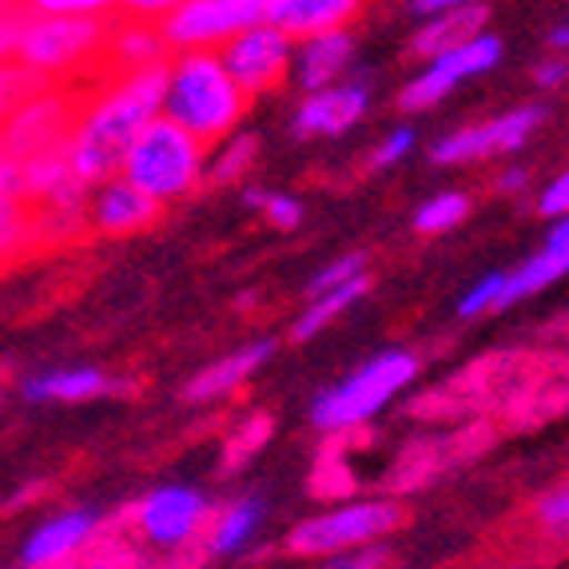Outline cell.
Here are the masks:
<instances>
[{"mask_svg":"<svg viewBox=\"0 0 569 569\" xmlns=\"http://www.w3.org/2000/svg\"><path fill=\"white\" fill-rule=\"evenodd\" d=\"M163 88H168V64L120 77L80 116L68 136V168L84 188L120 176V163L136 136L163 116Z\"/></svg>","mask_w":569,"mask_h":569,"instance_id":"6da1fadb","label":"cell"},{"mask_svg":"<svg viewBox=\"0 0 569 569\" xmlns=\"http://www.w3.org/2000/svg\"><path fill=\"white\" fill-rule=\"evenodd\" d=\"M247 96L228 77L219 52H183L168 64V88H163V120L196 136L200 143L223 140L239 123Z\"/></svg>","mask_w":569,"mask_h":569,"instance_id":"7a4b0ae2","label":"cell"},{"mask_svg":"<svg viewBox=\"0 0 569 569\" xmlns=\"http://www.w3.org/2000/svg\"><path fill=\"white\" fill-rule=\"evenodd\" d=\"M203 171V143L196 136H188L183 128H176L171 120H152L136 136V143L128 148L120 163V176L128 183L152 196L156 203L188 196L196 188Z\"/></svg>","mask_w":569,"mask_h":569,"instance_id":"3957f363","label":"cell"},{"mask_svg":"<svg viewBox=\"0 0 569 569\" xmlns=\"http://www.w3.org/2000/svg\"><path fill=\"white\" fill-rule=\"evenodd\" d=\"M418 375V359L407 351H387L379 359L362 362L351 379H342L339 387L323 390L311 407V418L319 430H342L359 427L370 415H379L402 387Z\"/></svg>","mask_w":569,"mask_h":569,"instance_id":"277c9868","label":"cell"},{"mask_svg":"<svg viewBox=\"0 0 569 569\" xmlns=\"http://www.w3.org/2000/svg\"><path fill=\"white\" fill-rule=\"evenodd\" d=\"M104 17L108 12H100V17H40L29 4V24L20 37L17 64L44 80L64 77L84 60H92L96 52H104L108 32H112Z\"/></svg>","mask_w":569,"mask_h":569,"instance_id":"5b68a950","label":"cell"},{"mask_svg":"<svg viewBox=\"0 0 569 569\" xmlns=\"http://www.w3.org/2000/svg\"><path fill=\"white\" fill-rule=\"evenodd\" d=\"M263 9L267 0H183L171 4L156 32L180 52H211V44H228L239 32L263 24Z\"/></svg>","mask_w":569,"mask_h":569,"instance_id":"8992f818","label":"cell"},{"mask_svg":"<svg viewBox=\"0 0 569 569\" xmlns=\"http://www.w3.org/2000/svg\"><path fill=\"white\" fill-rule=\"evenodd\" d=\"M402 522V510L395 502H351L339 510H327L319 518H307L303 526H295V533L287 538L295 553H347L370 546L375 538L390 533Z\"/></svg>","mask_w":569,"mask_h":569,"instance_id":"52a82bcc","label":"cell"},{"mask_svg":"<svg viewBox=\"0 0 569 569\" xmlns=\"http://www.w3.org/2000/svg\"><path fill=\"white\" fill-rule=\"evenodd\" d=\"M502 60V40L490 37V32H478L475 40L450 48L442 57H435L427 64V72H418L399 96L402 112H422V108L438 104L442 96H450L466 77H482L493 64Z\"/></svg>","mask_w":569,"mask_h":569,"instance_id":"ba28073f","label":"cell"},{"mask_svg":"<svg viewBox=\"0 0 569 569\" xmlns=\"http://www.w3.org/2000/svg\"><path fill=\"white\" fill-rule=\"evenodd\" d=\"M0 136H4V160H12L17 168L29 163L32 156L52 152V148L68 143V136H72V104H68V96L48 88V92L24 100L9 120L0 123Z\"/></svg>","mask_w":569,"mask_h":569,"instance_id":"9c48e42d","label":"cell"},{"mask_svg":"<svg viewBox=\"0 0 569 569\" xmlns=\"http://www.w3.org/2000/svg\"><path fill=\"white\" fill-rule=\"evenodd\" d=\"M219 60H223L228 77L236 80L243 96L267 92L271 84L283 80L287 64H291V40L271 24H256V29L239 32L219 48Z\"/></svg>","mask_w":569,"mask_h":569,"instance_id":"30bf717a","label":"cell"},{"mask_svg":"<svg viewBox=\"0 0 569 569\" xmlns=\"http://www.w3.org/2000/svg\"><path fill=\"white\" fill-rule=\"evenodd\" d=\"M208 522V498L191 486H160L136 506V526L148 541L176 550L183 541H191L200 533V526Z\"/></svg>","mask_w":569,"mask_h":569,"instance_id":"8fae6325","label":"cell"},{"mask_svg":"<svg viewBox=\"0 0 569 569\" xmlns=\"http://www.w3.org/2000/svg\"><path fill=\"white\" fill-rule=\"evenodd\" d=\"M546 120L541 108H513V112L498 116V120L482 123V128H462V132H450L447 140L435 143L430 160L435 163H466V160H482V156H498V152H518L538 123Z\"/></svg>","mask_w":569,"mask_h":569,"instance_id":"7c38bea8","label":"cell"},{"mask_svg":"<svg viewBox=\"0 0 569 569\" xmlns=\"http://www.w3.org/2000/svg\"><path fill=\"white\" fill-rule=\"evenodd\" d=\"M84 216L92 219V228L108 231V236H128V231L148 228L156 216H160V203L152 196H143L136 183H128L123 176L88 188Z\"/></svg>","mask_w":569,"mask_h":569,"instance_id":"4fadbf2b","label":"cell"},{"mask_svg":"<svg viewBox=\"0 0 569 569\" xmlns=\"http://www.w3.org/2000/svg\"><path fill=\"white\" fill-rule=\"evenodd\" d=\"M370 108V88L351 80V84L327 88L303 100V108L295 112V132L299 136H339L351 123H359Z\"/></svg>","mask_w":569,"mask_h":569,"instance_id":"5bb4252c","label":"cell"},{"mask_svg":"<svg viewBox=\"0 0 569 569\" xmlns=\"http://www.w3.org/2000/svg\"><path fill=\"white\" fill-rule=\"evenodd\" d=\"M566 271H569V216L553 223L550 239H546V247H541L538 256H530L518 271L506 276V287H502V295H498V307H493V311H506V307H513L518 299H526V295L558 283Z\"/></svg>","mask_w":569,"mask_h":569,"instance_id":"9a60e30c","label":"cell"},{"mask_svg":"<svg viewBox=\"0 0 569 569\" xmlns=\"http://www.w3.org/2000/svg\"><path fill=\"white\" fill-rule=\"evenodd\" d=\"M355 17L351 0H267L263 24L279 29L287 40L291 37H323V32H339L347 20Z\"/></svg>","mask_w":569,"mask_h":569,"instance_id":"2e32d148","label":"cell"},{"mask_svg":"<svg viewBox=\"0 0 569 569\" xmlns=\"http://www.w3.org/2000/svg\"><path fill=\"white\" fill-rule=\"evenodd\" d=\"M276 355V342L271 339H259V342H247V347H239V351L223 355L219 362H211V367H203L196 379L183 387V399L188 402H211V399H223L228 390H236L239 382H247L251 375H256L259 367H263L267 359Z\"/></svg>","mask_w":569,"mask_h":569,"instance_id":"e0dca14e","label":"cell"},{"mask_svg":"<svg viewBox=\"0 0 569 569\" xmlns=\"http://www.w3.org/2000/svg\"><path fill=\"white\" fill-rule=\"evenodd\" d=\"M96 533V513L92 510H68L57 513V518H48L44 526H37L29 541H24V550H20V561L29 569L37 566H52V561L68 558V553H77L88 538Z\"/></svg>","mask_w":569,"mask_h":569,"instance_id":"ac0fdd59","label":"cell"},{"mask_svg":"<svg viewBox=\"0 0 569 569\" xmlns=\"http://www.w3.org/2000/svg\"><path fill=\"white\" fill-rule=\"evenodd\" d=\"M351 52H355V37L347 29L303 40L299 57H295V77H299V84L307 88V96L335 88L339 72L351 64Z\"/></svg>","mask_w":569,"mask_h":569,"instance_id":"d6986e66","label":"cell"},{"mask_svg":"<svg viewBox=\"0 0 569 569\" xmlns=\"http://www.w3.org/2000/svg\"><path fill=\"white\" fill-rule=\"evenodd\" d=\"M104 57L116 77H136V72H148V68H163V40L152 24L132 20V24H120V29L108 32Z\"/></svg>","mask_w":569,"mask_h":569,"instance_id":"ffe728a7","label":"cell"},{"mask_svg":"<svg viewBox=\"0 0 569 569\" xmlns=\"http://www.w3.org/2000/svg\"><path fill=\"white\" fill-rule=\"evenodd\" d=\"M486 17H490V9L486 4H450L442 17L427 20L422 29H418L415 37V52L418 57H442V52H450V48L466 44V40H475L478 32H482Z\"/></svg>","mask_w":569,"mask_h":569,"instance_id":"44dd1931","label":"cell"},{"mask_svg":"<svg viewBox=\"0 0 569 569\" xmlns=\"http://www.w3.org/2000/svg\"><path fill=\"white\" fill-rule=\"evenodd\" d=\"M116 382L108 379L104 370L96 367H72V370H48L37 379L24 382V399L29 402H84L96 395H108Z\"/></svg>","mask_w":569,"mask_h":569,"instance_id":"7402d4cb","label":"cell"},{"mask_svg":"<svg viewBox=\"0 0 569 569\" xmlns=\"http://www.w3.org/2000/svg\"><path fill=\"white\" fill-rule=\"evenodd\" d=\"M263 522V502L259 498H239L219 513L211 526V553H239L251 541V533Z\"/></svg>","mask_w":569,"mask_h":569,"instance_id":"603a6c76","label":"cell"},{"mask_svg":"<svg viewBox=\"0 0 569 569\" xmlns=\"http://www.w3.org/2000/svg\"><path fill=\"white\" fill-rule=\"evenodd\" d=\"M367 287H370V279L367 276H359L355 283H347V287H339V291H331V295H319V299H311V307H307L303 315H299V323H295V339L299 342H307L311 335H319L327 323H335L342 311L351 303H359L362 295H367Z\"/></svg>","mask_w":569,"mask_h":569,"instance_id":"cb8c5ba5","label":"cell"},{"mask_svg":"<svg viewBox=\"0 0 569 569\" xmlns=\"http://www.w3.org/2000/svg\"><path fill=\"white\" fill-rule=\"evenodd\" d=\"M466 216H470V200L462 191H442V196H435V200H427L415 211V228L422 236H438V231L458 228Z\"/></svg>","mask_w":569,"mask_h":569,"instance_id":"d4e9b609","label":"cell"},{"mask_svg":"<svg viewBox=\"0 0 569 569\" xmlns=\"http://www.w3.org/2000/svg\"><path fill=\"white\" fill-rule=\"evenodd\" d=\"M52 88V80L37 77V72H29V68L20 64H0V123L9 120L12 112H17L24 100H32V96L48 92Z\"/></svg>","mask_w":569,"mask_h":569,"instance_id":"484cf974","label":"cell"},{"mask_svg":"<svg viewBox=\"0 0 569 569\" xmlns=\"http://www.w3.org/2000/svg\"><path fill=\"white\" fill-rule=\"evenodd\" d=\"M267 435H271V418H267V415L247 418L243 427L236 430V438H228V450H223V470H236V466H243L247 458L263 447Z\"/></svg>","mask_w":569,"mask_h":569,"instance_id":"4316f807","label":"cell"},{"mask_svg":"<svg viewBox=\"0 0 569 569\" xmlns=\"http://www.w3.org/2000/svg\"><path fill=\"white\" fill-rule=\"evenodd\" d=\"M533 513H538V526L550 538H569V478L541 493Z\"/></svg>","mask_w":569,"mask_h":569,"instance_id":"83f0119b","label":"cell"},{"mask_svg":"<svg viewBox=\"0 0 569 569\" xmlns=\"http://www.w3.org/2000/svg\"><path fill=\"white\" fill-rule=\"evenodd\" d=\"M256 160V140L251 136H236V140L219 152L216 168H211V176H216V183H228V180H239L247 171V163Z\"/></svg>","mask_w":569,"mask_h":569,"instance_id":"f1b7e54d","label":"cell"},{"mask_svg":"<svg viewBox=\"0 0 569 569\" xmlns=\"http://www.w3.org/2000/svg\"><path fill=\"white\" fill-rule=\"evenodd\" d=\"M359 276H362V256H342V259H335V263H327L323 271H319V276L311 279V299L339 291V287L355 283Z\"/></svg>","mask_w":569,"mask_h":569,"instance_id":"f546056e","label":"cell"},{"mask_svg":"<svg viewBox=\"0 0 569 569\" xmlns=\"http://www.w3.org/2000/svg\"><path fill=\"white\" fill-rule=\"evenodd\" d=\"M29 231H32V219H29V211H24V203L0 200V256L24 243Z\"/></svg>","mask_w":569,"mask_h":569,"instance_id":"4dcf8cb0","label":"cell"},{"mask_svg":"<svg viewBox=\"0 0 569 569\" xmlns=\"http://www.w3.org/2000/svg\"><path fill=\"white\" fill-rule=\"evenodd\" d=\"M29 24V4L24 9H4L0 4V64H17V48Z\"/></svg>","mask_w":569,"mask_h":569,"instance_id":"1f68e13d","label":"cell"},{"mask_svg":"<svg viewBox=\"0 0 569 569\" xmlns=\"http://www.w3.org/2000/svg\"><path fill=\"white\" fill-rule=\"evenodd\" d=\"M502 287H506V271H493V276H486L482 283H478L475 291L458 303V315L475 319V315H482V311H493V307H498V295H502Z\"/></svg>","mask_w":569,"mask_h":569,"instance_id":"d6a6232c","label":"cell"},{"mask_svg":"<svg viewBox=\"0 0 569 569\" xmlns=\"http://www.w3.org/2000/svg\"><path fill=\"white\" fill-rule=\"evenodd\" d=\"M32 12H40V17H100V12H108V4H100V0H40V4H32Z\"/></svg>","mask_w":569,"mask_h":569,"instance_id":"836d02e7","label":"cell"},{"mask_svg":"<svg viewBox=\"0 0 569 569\" xmlns=\"http://www.w3.org/2000/svg\"><path fill=\"white\" fill-rule=\"evenodd\" d=\"M410 148H415V128H395V132L379 143V152H375L370 163H375V168H390V163H399Z\"/></svg>","mask_w":569,"mask_h":569,"instance_id":"e575fe53","label":"cell"},{"mask_svg":"<svg viewBox=\"0 0 569 569\" xmlns=\"http://www.w3.org/2000/svg\"><path fill=\"white\" fill-rule=\"evenodd\" d=\"M538 211L541 216H553V219L569 216V171L558 176L553 183H546V191L538 196Z\"/></svg>","mask_w":569,"mask_h":569,"instance_id":"d590c367","label":"cell"},{"mask_svg":"<svg viewBox=\"0 0 569 569\" xmlns=\"http://www.w3.org/2000/svg\"><path fill=\"white\" fill-rule=\"evenodd\" d=\"M263 211H267V219H271L276 228H283V231L299 228V219H303V208H299L291 196H267Z\"/></svg>","mask_w":569,"mask_h":569,"instance_id":"8d00e7d4","label":"cell"},{"mask_svg":"<svg viewBox=\"0 0 569 569\" xmlns=\"http://www.w3.org/2000/svg\"><path fill=\"white\" fill-rule=\"evenodd\" d=\"M387 553L379 546H359V550H347V553H335L327 561V569H379Z\"/></svg>","mask_w":569,"mask_h":569,"instance_id":"74e56055","label":"cell"},{"mask_svg":"<svg viewBox=\"0 0 569 569\" xmlns=\"http://www.w3.org/2000/svg\"><path fill=\"white\" fill-rule=\"evenodd\" d=\"M0 200L24 203V196H20V168L12 160H0Z\"/></svg>","mask_w":569,"mask_h":569,"instance_id":"f35d334b","label":"cell"},{"mask_svg":"<svg viewBox=\"0 0 569 569\" xmlns=\"http://www.w3.org/2000/svg\"><path fill=\"white\" fill-rule=\"evenodd\" d=\"M566 77H569V68H566V64H558V60H546V64L533 68V80H538L541 88H558Z\"/></svg>","mask_w":569,"mask_h":569,"instance_id":"ab89813d","label":"cell"},{"mask_svg":"<svg viewBox=\"0 0 569 569\" xmlns=\"http://www.w3.org/2000/svg\"><path fill=\"white\" fill-rule=\"evenodd\" d=\"M447 9H450V0H415V4H410V12H415L418 20H435Z\"/></svg>","mask_w":569,"mask_h":569,"instance_id":"60d3db41","label":"cell"},{"mask_svg":"<svg viewBox=\"0 0 569 569\" xmlns=\"http://www.w3.org/2000/svg\"><path fill=\"white\" fill-rule=\"evenodd\" d=\"M522 183H526V171H522V168H513V171H506L502 183H498V188H502V191H518V188H522Z\"/></svg>","mask_w":569,"mask_h":569,"instance_id":"b9f144b4","label":"cell"},{"mask_svg":"<svg viewBox=\"0 0 569 569\" xmlns=\"http://www.w3.org/2000/svg\"><path fill=\"white\" fill-rule=\"evenodd\" d=\"M243 200H247V208H263V203H267V191L263 188H247Z\"/></svg>","mask_w":569,"mask_h":569,"instance_id":"7bdbcfd3","label":"cell"},{"mask_svg":"<svg viewBox=\"0 0 569 569\" xmlns=\"http://www.w3.org/2000/svg\"><path fill=\"white\" fill-rule=\"evenodd\" d=\"M550 44L553 48H569V24H558V29L550 32Z\"/></svg>","mask_w":569,"mask_h":569,"instance_id":"ee69618b","label":"cell"},{"mask_svg":"<svg viewBox=\"0 0 569 569\" xmlns=\"http://www.w3.org/2000/svg\"><path fill=\"white\" fill-rule=\"evenodd\" d=\"M0 160H4V136H0Z\"/></svg>","mask_w":569,"mask_h":569,"instance_id":"f6af8a7d","label":"cell"}]
</instances>
